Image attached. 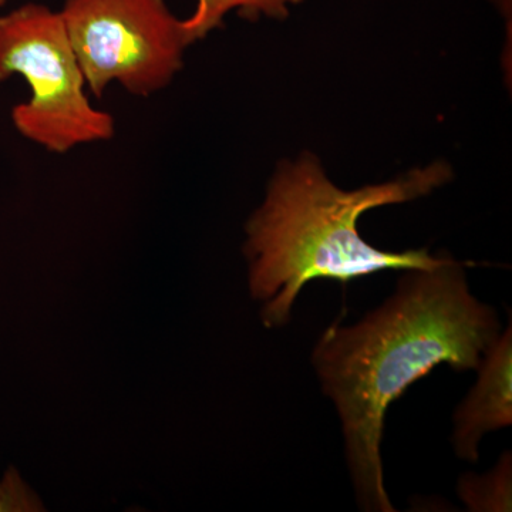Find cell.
I'll list each match as a JSON object with an SVG mask.
<instances>
[{
	"label": "cell",
	"mask_w": 512,
	"mask_h": 512,
	"mask_svg": "<svg viewBox=\"0 0 512 512\" xmlns=\"http://www.w3.org/2000/svg\"><path fill=\"white\" fill-rule=\"evenodd\" d=\"M303 0H197V8L190 18L183 20L185 35L190 45L204 39L212 30L220 28L222 20L231 10L238 9L245 18L285 19L289 5H298Z\"/></svg>",
	"instance_id": "cell-6"
},
{
	"label": "cell",
	"mask_w": 512,
	"mask_h": 512,
	"mask_svg": "<svg viewBox=\"0 0 512 512\" xmlns=\"http://www.w3.org/2000/svg\"><path fill=\"white\" fill-rule=\"evenodd\" d=\"M5 3H6V0H0V6L5 5Z\"/></svg>",
	"instance_id": "cell-9"
},
{
	"label": "cell",
	"mask_w": 512,
	"mask_h": 512,
	"mask_svg": "<svg viewBox=\"0 0 512 512\" xmlns=\"http://www.w3.org/2000/svg\"><path fill=\"white\" fill-rule=\"evenodd\" d=\"M0 511H45L40 498L15 468H10L0 481Z\"/></svg>",
	"instance_id": "cell-8"
},
{
	"label": "cell",
	"mask_w": 512,
	"mask_h": 512,
	"mask_svg": "<svg viewBox=\"0 0 512 512\" xmlns=\"http://www.w3.org/2000/svg\"><path fill=\"white\" fill-rule=\"evenodd\" d=\"M511 453H504L497 467L484 476L467 474L458 483V497L468 511L510 512L512 510Z\"/></svg>",
	"instance_id": "cell-7"
},
{
	"label": "cell",
	"mask_w": 512,
	"mask_h": 512,
	"mask_svg": "<svg viewBox=\"0 0 512 512\" xmlns=\"http://www.w3.org/2000/svg\"><path fill=\"white\" fill-rule=\"evenodd\" d=\"M478 370L476 386L454 414V451L468 463H477L480 458L478 446L485 434L512 423L511 325L485 353Z\"/></svg>",
	"instance_id": "cell-5"
},
{
	"label": "cell",
	"mask_w": 512,
	"mask_h": 512,
	"mask_svg": "<svg viewBox=\"0 0 512 512\" xmlns=\"http://www.w3.org/2000/svg\"><path fill=\"white\" fill-rule=\"evenodd\" d=\"M13 74L32 89L30 100L12 110L23 137L57 154L114 137L113 116L96 109L84 90L86 79L60 12L26 3L0 16V82Z\"/></svg>",
	"instance_id": "cell-3"
},
{
	"label": "cell",
	"mask_w": 512,
	"mask_h": 512,
	"mask_svg": "<svg viewBox=\"0 0 512 512\" xmlns=\"http://www.w3.org/2000/svg\"><path fill=\"white\" fill-rule=\"evenodd\" d=\"M60 16L96 97L113 83L150 96L183 69L190 42L165 0H64Z\"/></svg>",
	"instance_id": "cell-4"
},
{
	"label": "cell",
	"mask_w": 512,
	"mask_h": 512,
	"mask_svg": "<svg viewBox=\"0 0 512 512\" xmlns=\"http://www.w3.org/2000/svg\"><path fill=\"white\" fill-rule=\"evenodd\" d=\"M450 178L446 163H434L390 183L345 191L326 177L312 154L282 164L264 204L249 218L244 247L249 291L264 303L266 328L289 323L296 298L309 282L349 284L377 272L446 264L450 256H433L427 249L380 251L362 238L357 224L367 211L426 197Z\"/></svg>",
	"instance_id": "cell-2"
},
{
	"label": "cell",
	"mask_w": 512,
	"mask_h": 512,
	"mask_svg": "<svg viewBox=\"0 0 512 512\" xmlns=\"http://www.w3.org/2000/svg\"><path fill=\"white\" fill-rule=\"evenodd\" d=\"M500 336L497 312L468 288L464 265L404 271L392 298L352 326L333 323L312 353L323 394L342 420L357 505L394 512L384 487L387 409L431 370H478Z\"/></svg>",
	"instance_id": "cell-1"
}]
</instances>
